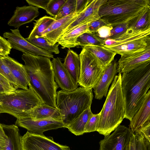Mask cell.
Wrapping results in <instances>:
<instances>
[{
    "label": "cell",
    "instance_id": "obj_1",
    "mask_svg": "<svg viewBox=\"0 0 150 150\" xmlns=\"http://www.w3.org/2000/svg\"><path fill=\"white\" fill-rule=\"evenodd\" d=\"M21 58L34 91L44 103L56 108L57 90L59 86L54 80L50 58L27 53H23Z\"/></svg>",
    "mask_w": 150,
    "mask_h": 150
},
{
    "label": "cell",
    "instance_id": "obj_2",
    "mask_svg": "<svg viewBox=\"0 0 150 150\" xmlns=\"http://www.w3.org/2000/svg\"><path fill=\"white\" fill-rule=\"evenodd\" d=\"M121 86L125 105V118L130 121L141 107L150 87V62L123 73Z\"/></svg>",
    "mask_w": 150,
    "mask_h": 150
},
{
    "label": "cell",
    "instance_id": "obj_3",
    "mask_svg": "<svg viewBox=\"0 0 150 150\" xmlns=\"http://www.w3.org/2000/svg\"><path fill=\"white\" fill-rule=\"evenodd\" d=\"M121 74L116 75L109 89L103 107L99 113L97 132L106 137L120 125L125 115L121 88Z\"/></svg>",
    "mask_w": 150,
    "mask_h": 150
},
{
    "label": "cell",
    "instance_id": "obj_4",
    "mask_svg": "<svg viewBox=\"0 0 150 150\" xmlns=\"http://www.w3.org/2000/svg\"><path fill=\"white\" fill-rule=\"evenodd\" d=\"M93 97L92 89L82 86L71 91L62 90L57 92L56 108L60 112L64 127L91 107Z\"/></svg>",
    "mask_w": 150,
    "mask_h": 150
},
{
    "label": "cell",
    "instance_id": "obj_5",
    "mask_svg": "<svg viewBox=\"0 0 150 150\" xmlns=\"http://www.w3.org/2000/svg\"><path fill=\"white\" fill-rule=\"evenodd\" d=\"M149 5V0H106L100 7L99 15L113 27L128 22Z\"/></svg>",
    "mask_w": 150,
    "mask_h": 150
},
{
    "label": "cell",
    "instance_id": "obj_6",
    "mask_svg": "<svg viewBox=\"0 0 150 150\" xmlns=\"http://www.w3.org/2000/svg\"><path fill=\"white\" fill-rule=\"evenodd\" d=\"M28 86L26 90L0 93V109L17 119H22L26 112L44 103L30 83Z\"/></svg>",
    "mask_w": 150,
    "mask_h": 150
},
{
    "label": "cell",
    "instance_id": "obj_7",
    "mask_svg": "<svg viewBox=\"0 0 150 150\" xmlns=\"http://www.w3.org/2000/svg\"><path fill=\"white\" fill-rule=\"evenodd\" d=\"M104 41L103 47L120 55L141 51L150 45V28L136 32L127 30L118 39Z\"/></svg>",
    "mask_w": 150,
    "mask_h": 150
},
{
    "label": "cell",
    "instance_id": "obj_8",
    "mask_svg": "<svg viewBox=\"0 0 150 150\" xmlns=\"http://www.w3.org/2000/svg\"><path fill=\"white\" fill-rule=\"evenodd\" d=\"M79 56L80 69L78 85L92 89L100 80L104 68L96 58L83 47Z\"/></svg>",
    "mask_w": 150,
    "mask_h": 150
},
{
    "label": "cell",
    "instance_id": "obj_9",
    "mask_svg": "<svg viewBox=\"0 0 150 150\" xmlns=\"http://www.w3.org/2000/svg\"><path fill=\"white\" fill-rule=\"evenodd\" d=\"M21 150H71L69 147L55 142L52 137L27 131L21 137Z\"/></svg>",
    "mask_w": 150,
    "mask_h": 150
},
{
    "label": "cell",
    "instance_id": "obj_10",
    "mask_svg": "<svg viewBox=\"0 0 150 150\" xmlns=\"http://www.w3.org/2000/svg\"><path fill=\"white\" fill-rule=\"evenodd\" d=\"M132 131L120 125L111 134L99 142V150H128Z\"/></svg>",
    "mask_w": 150,
    "mask_h": 150
},
{
    "label": "cell",
    "instance_id": "obj_11",
    "mask_svg": "<svg viewBox=\"0 0 150 150\" xmlns=\"http://www.w3.org/2000/svg\"><path fill=\"white\" fill-rule=\"evenodd\" d=\"M11 32H5L3 38H7L12 48L34 56L53 58L52 54L48 53L34 46L25 40L21 35L18 28L10 29Z\"/></svg>",
    "mask_w": 150,
    "mask_h": 150
},
{
    "label": "cell",
    "instance_id": "obj_12",
    "mask_svg": "<svg viewBox=\"0 0 150 150\" xmlns=\"http://www.w3.org/2000/svg\"><path fill=\"white\" fill-rule=\"evenodd\" d=\"M118 60L117 73L128 72L150 62V45L144 50L121 55Z\"/></svg>",
    "mask_w": 150,
    "mask_h": 150
},
{
    "label": "cell",
    "instance_id": "obj_13",
    "mask_svg": "<svg viewBox=\"0 0 150 150\" xmlns=\"http://www.w3.org/2000/svg\"><path fill=\"white\" fill-rule=\"evenodd\" d=\"M16 125L35 134H43L46 131L64 127L62 121L52 119L34 120L29 118L17 119Z\"/></svg>",
    "mask_w": 150,
    "mask_h": 150
},
{
    "label": "cell",
    "instance_id": "obj_14",
    "mask_svg": "<svg viewBox=\"0 0 150 150\" xmlns=\"http://www.w3.org/2000/svg\"><path fill=\"white\" fill-rule=\"evenodd\" d=\"M106 0H91L85 8L79 13L75 20L62 32L60 37L79 26L88 24L100 18L99 8Z\"/></svg>",
    "mask_w": 150,
    "mask_h": 150
},
{
    "label": "cell",
    "instance_id": "obj_15",
    "mask_svg": "<svg viewBox=\"0 0 150 150\" xmlns=\"http://www.w3.org/2000/svg\"><path fill=\"white\" fill-rule=\"evenodd\" d=\"M21 137L16 125L0 124V150H21Z\"/></svg>",
    "mask_w": 150,
    "mask_h": 150
},
{
    "label": "cell",
    "instance_id": "obj_16",
    "mask_svg": "<svg viewBox=\"0 0 150 150\" xmlns=\"http://www.w3.org/2000/svg\"><path fill=\"white\" fill-rule=\"evenodd\" d=\"M51 62L54 70L55 81L62 90L71 91L77 89L79 85L74 81L62 62L60 58H53Z\"/></svg>",
    "mask_w": 150,
    "mask_h": 150
},
{
    "label": "cell",
    "instance_id": "obj_17",
    "mask_svg": "<svg viewBox=\"0 0 150 150\" xmlns=\"http://www.w3.org/2000/svg\"><path fill=\"white\" fill-rule=\"evenodd\" d=\"M117 59H114L104 68L100 80L93 88L96 99L101 100L106 95L109 86L117 73Z\"/></svg>",
    "mask_w": 150,
    "mask_h": 150
},
{
    "label": "cell",
    "instance_id": "obj_18",
    "mask_svg": "<svg viewBox=\"0 0 150 150\" xmlns=\"http://www.w3.org/2000/svg\"><path fill=\"white\" fill-rule=\"evenodd\" d=\"M79 14L75 12L56 20L43 33L41 37L47 39L53 45L56 44L62 32L75 20Z\"/></svg>",
    "mask_w": 150,
    "mask_h": 150
},
{
    "label": "cell",
    "instance_id": "obj_19",
    "mask_svg": "<svg viewBox=\"0 0 150 150\" xmlns=\"http://www.w3.org/2000/svg\"><path fill=\"white\" fill-rule=\"evenodd\" d=\"M39 15L38 8L32 6H17L7 24L15 28L31 22Z\"/></svg>",
    "mask_w": 150,
    "mask_h": 150
},
{
    "label": "cell",
    "instance_id": "obj_20",
    "mask_svg": "<svg viewBox=\"0 0 150 150\" xmlns=\"http://www.w3.org/2000/svg\"><path fill=\"white\" fill-rule=\"evenodd\" d=\"M2 58L9 69L18 88L28 89L29 81L24 65L8 55L2 56Z\"/></svg>",
    "mask_w": 150,
    "mask_h": 150
},
{
    "label": "cell",
    "instance_id": "obj_21",
    "mask_svg": "<svg viewBox=\"0 0 150 150\" xmlns=\"http://www.w3.org/2000/svg\"><path fill=\"white\" fill-rule=\"evenodd\" d=\"M150 124V90H149L141 107L130 121L129 129L134 132Z\"/></svg>",
    "mask_w": 150,
    "mask_h": 150
},
{
    "label": "cell",
    "instance_id": "obj_22",
    "mask_svg": "<svg viewBox=\"0 0 150 150\" xmlns=\"http://www.w3.org/2000/svg\"><path fill=\"white\" fill-rule=\"evenodd\" d=\"M23 118L34 120L49 118L62 121L61 115L58 109L57 108L50 106L44 103L26 112Z\"/></svg>",
    "mask_w": 150,
    "mask_h": 150
},
{
    "label": "cell",
    "instance_id": "obj_23",
    "mask_svg": "<svg viewBox=\"0 0 150 150\" xmlns=\"http://www.w3.org/2000/svg\"><path fill=\"white\" fill-rule=\"evenodd\" d=\"M88 32V24L79 26L60 37L58 40L57 43L63 48L70 49L78 46V38L82 34Z\"/></svg>",
    "mask_w": 150,
    "mask_h": 150
},
{
    "label": "cell",
    "instance_id": "obj_24",
    "mask_svg": "<svg viewBox=\"0 0 150 150\" xmlns=\"http://www.w3.org/2000/svg\"><path fill=\"white\" fill-rule=\"evenodd\" d=\"M63 64L74 82L78 85L80 69L79 55L72 50H69Z\"/></svg>",
    "mask_w": 150,
    "mask_h": 150
},
{
    "label": "cell",
    "instance_id": "obj_25",
    "mask_svg": "<svg viewBox=\"0 0 150 150\" xmlns=\"http://www.w3.org/2000/svg\"><path fill=\"white\" fill-rule=\"evenodd\" d=\"M150 28V5L145 7L136 16L128 22L127 30L133 32Z\"/></svg>",
    "mask_w": 150,
    "mask_h": 150
},
{
    "label": "cell",
    "instance_id": "obj_26",
    "mask_svg": "<svg viewBox=\"0 0 150 150\" xmlns=\"http://www.w3.org/2000/svg\"><path fill=\"white\" fill-rule=\"evenodd\" d=\"M83 47L96 58L104 68L114 59L116 54L114 52L103 47L88 45Z\"/></svg>",
    "mask_w": 150,
    "mask_h": 150
},
{
    "label": "cell",
    "instance_id": "obj_27",
    "mask_svg": "<svg viewBox=\"0 0 150 150\" xmlns=\"http://www.w3.org/2000/svg\"><path fill=\"white\" fill-rule=\"evenodd\" d=\"M91 107L84 111L74 119L66 128L76 135L83 134L85 125L89 118L92 116Z\"/></svg>",
    "mask_w": 150,
    "mask_h": 150
},
{
    "label": "cell",
    "instance_id": "obj_28",
    "mask_svg": "<svg viewBox=\"0 0 150 150\" xmlns=\"http://www.w3.org/2000/svg\"><path fill=\"white\" fill-rule=\"evenodd\" d=\"M54 17L45 16L40 18L34 23V26L28 37L25 38L27 40L41 37L43 33L55 21Z\"/></svg>",
    "mask_w": 150,
    "mask_h": 150
},
{
    "label": "cell",
    "instance_id": "obj_29",
    "mask_svg": "<svg viewBox=\"0 0 150 150\" xmlns=\"http://www.w3.org/2000/svg\"><path fill=\"white\" fill-rule=\"evenodd\" d=\"M128 150H150V142L139 130L132 132Z\"/></svg>",
    "mask_w": 150,
    "mask_h": 150
},
{
    "label": "cell",
    "instance_id": "obj_30",
    "mask_svg": "<svg viewBox=\"0 0 150 150\" xmlns=\"http://www.w3.org/2000/svg\"><path fill=\"white\" fill-rule=\"evenodd\" d=\"M77 42L78 46L84 47L88 45L103 47L105 44L104 40L99 38L95 33L86 32L78 38Z\"/></svg>",
    "mask_w": 150,
    "mask_h": 150
},
{
    "label": "cell",
    "instance_id": "obj_31",
    "mask_svg": "<svg viewBox=\"0 0 150 150\" xmlns=\"http://www.w3.org/2000/svg\"><path fill=\"white\" fill-rule=\"evenodd\" d=\"M27 41L37 47L48 53L57 54L60 52L58 43L53 45L47 39L42 37L36 38Z\"/></svg>",
    "mask_w": 150,
    "mask_h": 150
},
{
    "label": "cell",
    "instance_id": "obj_32",
    "mask_svg": "<svg viewBox=\"0 0 150 150\" xmlns=\"http://www.w3.org/2000/svg\"><path fill=\"white\" fill-rule=\"evenodd\" d=\"M76 0H66L59 12L54 17L57 20L75 12Z\"/></svg>",
    "mask_w": 150,
    "mask_h": 150
},
{
    "label": "cell",
    "instance_id": "obj_33",
    "mask_svg": "<svg viewBox=\"0 0 150 150\" xmlns=\"http://www.w3.org/2000/svg\"><path fill=\"white\" fill-rule=\"evenodd\" d=\"M2 57L0 55V74L6 79L16 89H18V88L16 81L9 69L3 60Z\"/></svg>",
    "mask_w": 150,
    "mask_h": 150
},
{
    "label": "cell",
    "instance_id": "obj_34",
    "mask_svg": "<svg viewBox=\"0 0 150 150\" xmlns=\"http://www.w3.org/2000/svg\"><path fill=\"white\" fill-rule=\"evenodd\" d=\"M66 0H50L46 10L47 13L55 17L59 12Z\"/></svg>",
    "mask_w": 150,
    "mask_h": 150
},
{
    "label": "cell",
    "instance_id": "obj_35",
    "mask_svg": "<svg viewBox=\"0 0 150 150\" xmlns=\"http://www.w3.org/2000/svg\"><path fill=\"white\" fill-rule=\"evenodd\" d=\"M128 29V22L119 24L113 27L111 30L108 39L115 40L124 34Z\"/></svg>",
    "mask_w": 150,
    "mask_h": 150
},
{
    "label": "cell",
    "instance_id": "obj_36",
    "mask_svg": "<svg viewBox=\"0 0 150 150\" xmlns=\"http://www.w3.org/2000/svg\"><path fill=\"white\" fill-rule=\"evenodd\" d=\"M99 113L93 114L87 122L84 129V132L89 133L97 131L99 125Z\"/></svg>",
    "mask_w": 150,
    "mask_h": 150
},
{
    "label": "cell",
    "instance_id": "obj_37",
    "mask_svg": "<svg viewBox=\"0 0 150 150\" xmlns=\"http://www.w3.org/2000/svg\"><path fill=\"white\" fill-rule=\"evenodd\" d=\"M106 25H110L100 18L88 24V31L89 32L95 33L99 28Z\"/></svg>",
    "mask_w": 150,
    "mask_h": 150
},
{
    "label": "cell",
    "instance_id": "obj_38",
    "mask_svg": "<svg viewBox=\"0 0 150 150\" xmlns=\"http://www.w3.org/2000/svg\"><path fill=\"white\" fill-rule=\"evenodd\" d=\"M12 48L9 41L0 35V55H8L10 54Z\"/></svg>",
    "mask_w": 150,
    "mask_h": 150
},
{
    "label": "cell",
    "instance_id": "obj_39",
    "mask_svg": "<svg viewBox=\"0 0 150 150\" xmlns=\"http://www.w3.org/2000/svg\"><path fill=\"white\" fill-rule=\"evenodd\" d=\"M112 28L111 25L104 26L99 28L95 33L99 38L105 40L110 38Z\"/></svg>",
    "mask_w": 150,
    "mask_h": 150
},
{
    "label": "cell",
    "instance_id": "obj_40",
    "mask_svg": "<svg viewBox=\"0 0 150 150\" xmlns=\"http://www.w3.org/2000/svg\"><path fill=\"white\" fill-rule=\"evenodd\" d=\"M50 0H26L29 5L46 10Z\"/></svg>",
    "mask_w": 150,
    "mask_h": 150
},
{
    "label": "cell",
    "instance_id": "obj_41",
    "mask_svg": "<svg viewBox=\"0 0 150 150\" xmlns=\"http://www.w3.org/2000/svg\"><path fill=\"white\" fill-rule=\"evenodd\" d=\"M91 0H76L75 12L80 13L87 7Z\"/></svg>",
    "mask_w": 150,
    "mask_h": 150
},
{
    "label": "cell",
    "instance_id": "obj_42",
    "mask_svg": "<svg viewBox=\"0 0 150 150\" xmlns=\"http://www.w3.org/2000/svg\"><path fill=\"white\" fill-rule=\"evenodd\" d=\"M137 130L142 133L146 139L150 142V124L139 128Z\"/></svg>",
    "mask_w": 150,
    "mask_h": 150
},
{
    "label": "cell",
    "instance_id": "obj_43",
    "mask_svg": "<svg viewBox=\"0 0 150 150\" xmlns=\"http://www.w3.org/2000/svg\"><path fill=\"white\" fill-rule=\"evenodd\" d=\"M0 83L11 91L16 89L9 82L0 74Z\"/></svg>",
    "mask_w": 150,
    "mask_h": 150
},
{
    "label": "cell",
    "instance_id": "obj_44",
    "mask_svg": "<svg viewBox=\"0 0 150 150\" xmlns=\"http://www.w3.org/2000/svg\"><path fill=\"white\" fill-rule=\"evenodd\" d=\"M5 113L4 111L0 109V114L1 113Z\"/></svg>",
    "mask_w": 150,
    "mask_h": 150
}]
</instances>
